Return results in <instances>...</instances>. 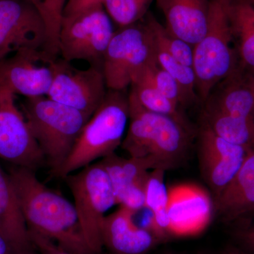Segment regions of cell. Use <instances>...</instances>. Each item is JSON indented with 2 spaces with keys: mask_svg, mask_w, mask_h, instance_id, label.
I'll return each instance as SVG.
<instances>
[{
  "mask_svg": "<svg viewBox=\"0 0 254 254\" xmlns=\"http://www.w3.org/2000/svg\"><path fill=\"white\" fill-rule=\"evenodd\" d=\"M8 174L28 232L46 237L68 252L93 253L73 203L43 185L35 170L14 166Z\"/></svg>",
  "mask_w": 254,
  "mask_h": 254,
  "instance_id": "obj_1",
  "label": "cell"
},
{
  "mask_svg": "<svg viewBox=\"0 0 254 254\" xmlns=\"http://www.w3.org/2000/svg\"><path fill=\"white\" fill-rule=\"evenodd\" d=\"M129 126L121 146L150 170H175L185 163L196 134L169 117L145 109L128 93Z\"/></svg>",
  "mask_w": 254,
  "mask_h": 254,
  "instance_id": "obj_2",
  "label": "cell"
},
{
  "mask_svg": "<svg viewBox=\"0 0 254 254\" xmlns=\"http://www.w3.org/2000/svg\"><path fill=\"white\" fill-rule=\"evenodd\" d=\"M129 121L128 95L108 90L103 103L86 124L71 153L55 176L64 179L121 146Z\"/></svg>",
  "mask_w": 254,
  "mask_h": 254,
  "instance_id": "obj_3",
  "label": "cell"
},
{
  "mask_svg": "<svg viewBox=\"0 0 254 254\" xmlns=\"http://www.w3.org/2000/svg\"><path fill=\"white\" fill-rule=\"evenodd\" d=\"M22 108L32 134L55 175L91 117L46 95L26 98Z\"/></svg>",
  "mask_w": 254,
  "mask_h": 254,
  "instance_id": "obj_4",
  "label": "cell"
},
{
  "mask_svg": "<svg viewBox=\"0 0 254 254\" xmlns=\"http://www.w3.org/2000/svg\"><path fill=\"white\" fill-rule=\"evenodd\" d=\"M232 0H210L206 31L193 47L196 93L204 103L214 87L238 66L234 43L230 7Z\"/></svg>",
  "mask_w": 254,
  "mask_h": 254,
  "instance_id": "obj_5",
  "label": "cell"
},
{
  "mask_svg": "<svg viewBox=\"0 0 254 254\" xmlns=\"http://www.w3.org/2000/svg\"><path fill=\"white\" fill-rule=\"evenodd\" d=\"M87 245L95 254L103 250L102 225L107 212L117 205L113 186L100 162L65 177Z\"/></svg>",
  "mask_w": 254,
  "mask_h": 254,
  "instance_id": "obj_6",
  "label": "cell"
},
{
  "mask_svg": "<svg viewBox=\"0 0 254 254\" xmlns=\"http://www.w3.org/2000/svg\"><path fill=\"white\" fill-rule=\"evenodd\" d=\"M156 60V45L146 15L115 31L105 55L103 71L108 89L125 91L140 70Z\"/></svg>",
  "mask_w": 254,
  "mask_h": 254,
  "instance_id": "obj_7",
  "label": "cell"
},
{
  "mask_svg": "<svg viewBox=\"0 0 254 254\" xmlns=\"http://www.w3.org/2000/svg\"><path fill=\"white\" fill-rule=\"evenodd\" d=\"M115 33L113 20L104 6L63 16L59 54L69 63L84 60L90 66L103 69L105 53Z\"/></svg>",
  "mask_w": 254,
  "mask_h": 254,
  "instance_id": "obj_8",
  "label": "cell"
},
{
  "mask_svg": "<svg viewBox=\"0 0 254 254\" xmlns=\"http://www.w3.org/2000/svg\"><path fill=\"white\" fill-rule=\"evenodd\" d=\"M53 80L46 96L91 117L103 103L108 88L102 68L79 69L66 60H52Z\"/></svg>",
  "mask_w": 254,
  "mask_h": 254,
  "instance_id": "obj_9",
  "label": "cell"
},
{
  "mask_svg": "<svg viewBox=\"0 0 254 254\" xmlns=\"http://www.w3.org/2000/svg\"><path fill=\"white\" fill-rule=\"evenodd\" d=\"M0 159L16 167L36 170L46 162L15 95L0 89Z\"/></svg>",
  "mask_w": 254,
  "mask_h": 254,
  "instance_id": "obj_10",
  "label": "cell"
},
{
  "mask_svg": "<svg viewBox=\"0 0 254 254\" xmlns=\"http://www.w3.org/2000/svg\"><path fill=\"white\" fill-rule=\"evenodd\" d=\"M46 25L26 0H0V60L20 52L44 50Z\"/></svg>",
  "mask_w": 254,
  "mask_h": 254,
  "instance_id": "obj_11",
  "label": "cell"
},
{
  "mask_svg": "<svg viewBox=\"0 0 254 254\" xmlns=\"http://www.w3.org/2000/svg\"><path fill=\"white\" fill-rule=\"evenodd\" d=\"M196 135L202 177L216 198L233 180L249 152L218 136L202 123Z\"/></svg>",
  "mask_w": 254,
  "mask_h": 254,
  "instance_id": "obj_12",
  "label": "cell"
},
{
  "mask_svg": "<svg viewBox=\"0 0 254 254\" xmlns=\"http://www.w3.org/2000/svg\"><path fill=\"white\" fill-rule=\"evenodd\" d=\"M52 60L43 50L20 52L0 60V89L26 98L47 95L53 80Z\"/></svg>",
  "mask_w": 254,
  "mask_h": 254,
  "instance_id": "obj_13",
  "label": "cell"
},
{
  "mask_svg": "<svg viewBox=\"0 0 254 254\" xmlns=\"http://www.w3.org/2000/svg\"><path fill=\"white\" fill-rule=\"evenodd\" d=\"M168 209L172 235H193L208 225L214 209L210 193L191 183L168 189Z\"/></svg>",
  "mask_w": 254,
  "mask_h": 254,
  "instance_id": "obj_14",
  "label": "cell"
},
{
  "mask_svg": "<svg viewBox=\"0 0 254 254\" xmlns=\"http://www.w3.org/2000/svg\"><path fill=\"white\" fill-rule=\"evenodd\" d=\"M134 212L120 206L106 215L102 225V241L110 254H148L160 241L146 227L138 226Z\"/></svg>",
  "mask_w": 254,
  "mask_h": 254,
  "instance_id": "obj_15",
  "label": "cell"
},
{
  "mask_svg": "<svg viewBox=\"0 0 254 254\" xmlns=\"http://www.w3.org/2000/svg\"><path fill=\"white\" fill-rule=\"evenodd\" d=\"M113 186L117 205L136 213L145 208V185L149 169L141 160L116 153L100 160Z\"/></svg>",
  "mask_w": 254,
  "mask_h": 254,
  "instance_id": "obj_16",
  "label": "cell"
},
{
  "mask_svg": "<svg viewBox=\"0 0 254 254\" xmlns=\"http://www.w3.org/2000/svg\"><path fill=\"white\" fill-rule=\"evenodd\" d=\"M203 109L254 119V74L240 64L214 87Z\"/></svg>",
  "mask_w": 254,
  "mask_h": 254,
  "instance_id": "obj_17",
  "label": "cell"
},
{
  "mask_svg": "<svg viewBox=\"0 0 254 254\" xmlns=\"http://www.w3.org/2000/svg\"><path fill=\"white\" fill-rule=\"evenodd\" d=\"M173 36L194 47L206 31L210 0H155Z\"/></svg>",
  "mask_w": 254,
  "mask_h": 254,
  "instance_id": "obj_18",
  "label": "cell"
},
{
  "mask_svg": "<svg viewBox=\"0 0 254 254\" xmlns=\"http://www.w3.org/2000/svg\"><path fill=\"white\" fill-rule=\"evenodd\" d=\"M214 209L227 221L254 213V149L248 153L233 180L215 198Z\"/></svg>",
  "mask_w": 254,
  "mask_h": 254,
  "instance_id": "obj_19",
  "label": "cell"
},
{
  "mask_svg": "<svg viewBox=\"0 0 254 254\" xmlns=\"http://www.w3.org/2000/svg\"><path fill=\"white\" fill-rule=\"evenodd\" d=\"M0 234L14 254H30L33 248L9 174L0 165Z\"/></svg>",
  "mask_w": 254,
  "mask_h": 254,
  "instance_id": "obj_20",
  "label": "cell"
},
{
  "mask_svg": "<svg viewBox=\"0 0 254 254\" xmlns=\"http://www.w3.org/2000/svg\"><path fill=\"white\" fill-rule=\"evenodd\" d=\"M149 64L140 70L132 78L130 93L136 97L145 109L173 118L190 131L196 133L182 107L169 100L155 88L148 72Z\"/></svg>",
  "mask_w": 254,
  "mask_h": 254,
  "instance_id": "obj_21",
  "label": "cell"
},
{
  "mask_svg": "<svg viewBox=\"0 0 254 254\" xmlns=\"http://www.w3.org/2000/svg\"><path fill=\"white\" fill-rule=\"evenodd\" d=\"M230 17L239 64L254 74V7L245 0H232Z\"/></svg>",
  "mask_w": 254,
  "mask_h": 254,
  "instance_id": "obj_22",
  "label": "cell"
},
{
  "mask_svg": "<svg viewBox=\"0 0 254 254\" xmlns=\"http://www.w3.org/2000/svg\"><path fill=\"white\" fill-rule=\"evenodd\" d=\"M201 123L218 136L247 151L254 149V119L238 118L203 109Z\"/></svg>",
  "mask_w": 254,
  "mask_h": 254,
  "instance_id": "obj_23",
  "label": "cell"
},
{
  "mask_svg": "<svg viewBox=\"0 0 254 254\" xmlns=\"http://www.w3.org/2000/svg\"><path fill=\"white\" fill-rule=\"evenodd\" d=\"M38 11L46 25L47 41L44 52L50 60L59 55V36L64 10L67 0H26Z\"/></svg>",
  "mask_w": 254,
  "mask_h": 254,
  "instance_id": "obj_24",
  "label": "cell"
},
{
  "mask_svg": "<svg viewBox=\"0 0 254 254\" xmlns=\"http://www.w3.org/2000/svg\"><path fill=\"white\" fill-rule=\"evenodd\" d=\"M146 18L157 48L168 53L180 63L193 67V46L171 34L151 13L146 14Z\"/></svg>",
  "mask_w": 254,
  "mask_h": 254,
  "instance_id": "obj_25",
  "label": "cell"
},
{
  "mask_svg": "<svg viewBox=\"0 0 254 254\" xmlns=\"http://www.w3.org/2000/svg\"><path fill=\"white\" fill-rule=\"evenodd\" d=\"M156 60L158 64L181 87L190 104L200 102L196 93V76L192 66L180 63L157 46Z\"/></svg>",
  "mask_w": 254,
  "mask_h": 254,
  "instance_id": "obj_26",
  "label": "cell"
},
{
  "mask_svg": "<svg viewBox=\"0 0 254 254\" xmlns=\"http://www.w3.org/2000/svg\"><path fill=\"white\" fill-rule=\"evenodd\" d=\"M153 0H105L104 8L120 28L129 26L144 18Z\"/></svg>",
  "mask_w": 254,
  "mask_h": 254,
  "instance_id": "obj_27",
  "label": "cell"
},
{
  "mask_svg": "<svg viewBox=\"0 0 254 254\" xmlns=\"http://www.w3.org/2000/svg\"><path fill=\"white\" fill-rule=\"evenodd\" d=\"M148 69L153 85L162 94L182 108L190 105L181 87L158 64L156 60L148 65Z\"/></svg>",
  "mask_w": 254,
  "mask_h": 254,
  "instance_id": "obj_28",
  "label": "cell"
},
{
  "mask_svg": "<svg viewBox=\"0 0 254 254\" xmlns=\"http://www.w3.org/2000/svg\"><path fill=\"white\" fill-rule=\"evenodd\" d=\"M165 171L153 170L148 173L145 185V208L151 213L167 209L168 189L165 184Z\"/></svg>",
  "mask_w": 254,
  "mask_h": 254,
  "instance_id": "obj_29",
  "label": "cell"
},
{
  "mask_svg": "<svg viewBox=\"0 0 254 254\" xmlns=\"http://www.w3.org/2000/svg\"><path fill=\"white\" fill-rule=\"evenodd\" d=\"M33 247L39 251L41 254H95L93 253L78 254L64 250L53 241L34 232H29Z\"/></svg>",
  "mask_w": 254,
  "mask_h": 254,
  "instance_id": "obj_30",
  "label": "cell"
},
{
  "mask_svg": "<svg viewBox=\"0 0 254 254\" xmlns=\"http://www.w3.org/2000/svg\"><path fill=\"white\" fill-rule=\"evenodd\" d=\"M105 0H67L63 16H71L98 7L104 6Z\"/></svg>",
  "mask_w": 254,
  "mask_h": 254,
  "instance_id": "obj_31",
  "label": "cell"
},
{
  "mask_svg": "<svg viewBox=\"0 0 254 254\" xmlns=\"http://www.w3.org/2000/svg\"><path fill=\"white\" fill-rule=\"evenodd\" d=\"M240 236L246 245L254 251V226L242 232Z\"/></svg>",
  "mask_w": 254,
  "mask_h": 254,
  "instance_id": "obj_32",
  "label": "cell"
},
{
  "mask_svg": "<svg viewBox=\"0 0 254 254\" xmlns=\"http://www.w3.org/2000/svg\"><path fill=\"white\" fill-rule=\"evenodd\" d=\"M0 254H14L9 242L0 234Z\"/></svg>",
  "mask_w": 254,
  "mask_h": 254,
  "instance_id": "obj_33",
  "label": "cell"
},
{
  "mask_svg": "<svg viewBox=\"0 0 254 254\" xmlns=\"http://www.w3.org/2000/svg\"><path fill=\"white\" fill-rule=\"evenodd\" d=\"M222 254H242L238 252V251L236 250H234V249H229V250H227L225 251Z\"/></svg>",
  "mask_w": 254,
  "mask_h": 254,
  "instance_id": "obj_34",
  "label": "cell"
},
{
  "mask_svg": "<svg viewBox=\"0 0 254 254\" xmlns=\"http://www.w3.org/2000/svg\"><path fill=\"white\" fill-rule=\"evenodd\" d=\"M245 1H247V2L250 3L251 5H252V6L254 7V0H245Z\"/></svg>",
  "mask_w": 254,
  "mask_h": 254,
  "instance_id": "obj_35",
  "label": "cell"
}]
</instances>
